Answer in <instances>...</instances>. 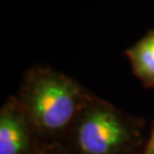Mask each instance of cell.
Segmentation results:
<instances>
[{
    "label": "cell",
    "instance_id": "6da1fadb",
    "mask_svg": "<svg viewBox=\"0 0 154 154\" xmlns=\"http://www.w3.org/2000/svg\"><path fill=\"white\" fill-rule=\"evenodd\" d=\"M89 97L72 78L34 67L24 78L16 99L44 143H63Z\"/></svg>",
    "mask_w": 154,
    "mask_h": 154
},
{
    "label": "cell",
    "instance_id": "7a4b0ae2",
    "mask_svg": "<svg viewBox=\"0 0 154 154\" xmlns=\"http://www.w3.org/2000/svg\"><path fill=\"white\" fill-rule=\"evenodd\" d=\"M64 140L77 154H129L143 144L142 125L110 103L90 96Z\"/></svg>",
    "mask_w": 154,
    "mask_h": 154
},
{
    "label": "cell",
    "instance_id": "3957f363",
    "mask_svg": "<svg viewBox=\"0 0 154 154\" xmlns=\"http://www.w3.org/2000/svg\"><path fill=\"white\" fill-rule=\"evenodd\" d=\"M44 144L16 97L0 111V154H33Z\"/></svg>",
    "mask_w": 154,
    "mask_h": 154
},
{
    "label": "cell",
    "instance_id": "277c9868",
    "mask_svg": "<svg viewBox=\"0 0 154 154\" xmlns=\"http://www.w3.org/2000/svg\"><path fill=\"white\" fill-rule=\"evenodd\" d=\"M136 77L147 87H154V31L126 51Z\"/></svg>",
    "mask_w": 154,
    "mask_h": 154
},
{
    "label": "cell",
    "instance_id": "5b68a950",
    "mask_svg": "<svg viewBox=\"0 0 154 154\" xmlns=\"http://www.w3.org/2000/svg\"><path fill=\"white\" fill-rule=\"evenodd\" d=\"M142 154H154V127L152 129L151 135H149V138L145 143V146H144Z\"/></svg>",
    "mask_w": 154,
    "mask_h": 154
},
{
    "label": "cell",
    "instance_id": "8992f818",
    "mask_svg": "<svg viewBox=\"0 0 154 154\" xmlns=\"http://www.w3.org/2000/svg\"><path fill=\"white\" fill-rule=\"evenodd\" d=\"M57 143H44L33 154H50Z\"/></svg>",
    "mask_w": 154,
    "mask_h": 154
}]
</instances>
